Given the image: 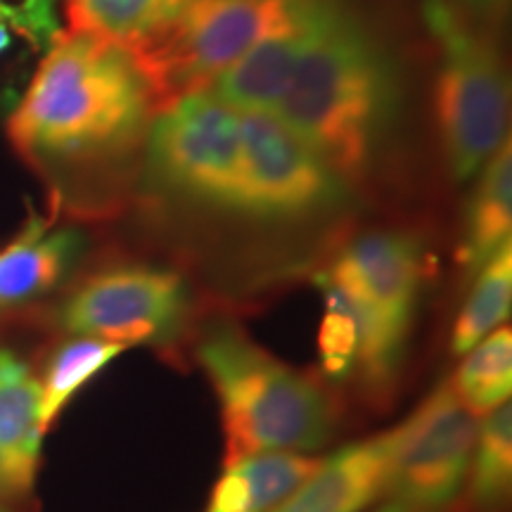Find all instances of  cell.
<instances>
[{"instance_id":"obj_1","label":"cell","mask_w":512,"mask_h":512,"mask_svg":"<svg viewBox=\"0 0 512 512\" xmlns=\"http://www.w3.org/2000/svg\"><path fill=\"white\" fill-rule=\"evenodd\" d=\"M159 110L152 86L124 48L86 34H57L8 119V138L43 169H79L126 157L145 143Z\"/></svg>"},{"instance_id":"obj_2","label":"cell","mask_w":512,"mask_h":512,"mask_svg":"<svg viewBox=\"0 0 512 512\" xmlns=\"http://www.w3.org/2000/svg\"><path fill=\"white\" fill-rule=\"evenodd\" d=\"M401 95L392 53L344 0L271 114L351 185L382 155L399 121Z\"/></svg>"},{"instance_id":"obj_3","label":"cell","mask_w":512,"mask_h":512,"mask_svg":"<svg viewBox=\"0 0 512 512\" xmlns=\"http://www.w3.org/2000/svg\"><path fill=\"white\" fill-rule=\"evenodd\" d=\"M197 361L221 406L223 465L264 453H313L330 441L335 408L328 392L235 323L209 325Z\"/></svg>"},{"instance_id":"obj_4","label":"cell","mask_w":512,"mask_h":512,"mask_svg":"<svg viewBox=\"0 0 512 512\" xmlns=\"http://www.w3.org/2000/svg\"><path fill=\"white\" fill-rule=\"evenodd\" d=\"M422 19L439 50L434 117L441 150L451 176L470 181L508 138L510 86L501 50L460 0H425Z\"/></svg>"},{"instance_id":"obj_5","label":"cell","mask_w":512,"mask_h":512,"mask_svg":"<svg viewBox=\"0 0 512 512\" xmlns=\"http://www.w3.org/2000/svg\"><path fill=\"white\" fill-rule=\"evenodd\" d=\"M358 328L356 370L368 392L396 382L422 287V252L411 235L377 230L344 249L323 278Z\"/></svg>"},{"instance_id":"obj_6","label":"cell","mask_w":512,"mask_h":512,"mask_svg":"<svg viewBox=\"0 0 512 512\" xmlns=\"http://www.w3.org/2000/svg\"><path fill=\"white\" fill-rule=\"evenodd\" d=\"M313 0H200L174 24L126 50L152 86L157 105L204 91L256 43Z\"/></svg>"},{"instance_id":"obj_7","label":"cell","mask_w":512,"mask_h":512,"mask_svg":"<svg viewBox=\"0 0 512 512\" xmlns=\"http://www.w3.org/2000/svg\"><path fill=\"white\" fill-rule=\"evenodd\" d=\"M145 150L159 188L238 214L242 112L226 105L211 88L159 107L145 136Z\"/></svg>"},{"instance_id":"obj_8","label":"cell","mask_w":512,"mask_h":512,"mask_svg":"<svg viewBox=\"0 0 512 512\" xmlns=\"http://www.w3.org/2000/svg\"><path fill=\"white\" fill-rule=\"evenodd\" d=\"M351 185L275 114L242 112L238 214L304 221L347 200Z\"/></svg>"},{"instance_id":"obj_9","label":"cell","mask_w":512,"mask_h":512,"mask_svg":"<svg viewBox=\"0 0 512 512\" xmlns=\"http://www.w3.org/2000/svg\"><path fill=\"white\" fill-rule=\"evenodd\" d=\"M188 285L166 268L128 264L91 275L69 294L57 323L72 337L136 344H166L188 316Z\"/></svg>"},{"instance_id":"obj_10","label":"cell","mask_w":512,"mask_h":512,"mask_svg":"<svg viewBox=\"0 0 512 512\" xmlns=\"http://www.w3.org/2000/svg\"><path fill=\"white\" fill-rule=\"evenodd\" d=\"M406 437L384 498L444 512L463 491L477 420L460 406L451 384H439L406 420Z\"/></svg>"},{"instance_id":"obj_11","label":"cell","mask_w":512,"mask_h":512,"mask_svg":"<svg viewBox=\"0 0 512 512\" xmlns=\"http://www.w3.org/2000/svg\"><path fill=\"white\" fill-rule=\"evenodd\" d=\"M342 5L344 0H313L309 8L230 64L209 88L233 110L271 114L283 100L299 62Z\"/></svg>"},{"instance_id":"obj_12","label":"cell","mask_w":512,"mask_h":512,"mask_svg":"<svg viewBox=\"0 0 512 512\" xmlns=\"http://www.w3.org/2000/svg\"><path fill=\"white\" fill-rule=\"evenodd\" d=\"M406 422L342 446L271 512H366L384 498Z\"/></svg>"},{"instance_id":"obj_13","label":"cell","mask_w":512,"mask_h":512,"mask_svg":"<svg viewBox=\"0 0 512 512\" xmlns=\"http://www.w3.org/2000/svg\"><path fill=\"white\" fill-rule=\"evenodd\" d=\"M83 249L81 233L50 228L31 216L15 240L0 249V306H19L46 297L67 278Z\"/></svg>"},{"instance_id":"obj_14","label":"cell","mask_w":512,"mask_h":512,"mask_svg":"<svg viewBox=\"0 0 512 512\" xmlns=\"http://www.w3.org/2000/svg\"><path fill=\"white\" fill-rule=\"evenodd\" d=\"M479 181L465 211V230L458 247V266L467 278L498 249L510 245L512 235V147L510 138L477 171Z\"/></svg>"},{"instance_id":"obj_15","label":"cell","mask_w":512,"mask_h":512,"mask_svg":"<svg viewBox=\"0 0 512 512\" xmlns=\"http://www.w3.org/2000/svg\"><path fill=\"white\" fill-rule=\"evenodd\" d=\"M320 463L323 458L306 453H264L226 465L204 512H271Z\"/></svg>"},{"instance_id":"obj_16","label":"cell","mask_w":512,"mask_h":512,"mask_svg":"<svg viewBox=\"0 0 512 512\" xmlns=\"http://www.w3.org/2000/svg\"><path fill=\"white\" fill-rule=\"evenodd\" d=\"M43 437L41 382L15 351L0 347V448L29 491L41 463Z\"/></svg>"},{"instance_id":"obj_17","label":"cell","mask_w":512,"mask_h":512,"mask_svg":"<svg viewBox=\"0 0 512 512\" xmlns=\"http://www.w3.org/2000/svg\"><path fill=\"white\" fill-rule=\"evenodd\" d=\"M200 0H67L74 34L133 50L174 24Z\"/></svg>"},{"instance_id":"obj_18","label":"cell","mask_w":512,"mask_h":512,"mask_svg":"<svg viewBox=\"0 0 512 512\" xmlns=\"http://www.w3.org/2000/svg\"><path fill=\"white\" fill-rule=\"evenodd\" d=\"M128 347L93 337H72L50 356L41 382V427L48 434L53 422L76 394L110 368Z\"/></svg>"},{"instance_id":"obj_19","label":"cell","mask_w":512,"mask_h":512,"mask_svg":"<svg viewBox=\"0 0 512 512\" xmlns=\"http://www.w3.org/2000/svg\"><path fill=\"white\" fill-rule=\"evenodd\" d=\"M512 306V242L475 273L463 309L451 330V354L465 356L486 335L501 328Z\"/></svg>"},{"instance_id":"obj_20","label":"cell","mask_w":512,"mask_h":512,"mask_svg":"<svg viewBox=\"0 0 512 512\" xmlns=\"http://www.w3.org/2000/svg\"><path fill=\"white\" fill-rule=\"evenodd\" d=\"M467 496L479 512H498L512 489V403L505 401L477 425L467 470Z\"/></svg>"},{"instance_id":"obj_21","label":"cell","mask_w":512,"mask_h":512,"mask_svg":"<svg viewBox=\"0 0 512 512\" xmlns=\"http://www.w3.org/2000/svg\"><path fill=\"white\" fill-rule=\"evenodd\" d=\"M465 361L453 375L451 389L472 418H484L512 392V332L498 328L486 335L463 356Z\"/></svg>"},{"instance_id":"obj_22","label":"cell","mask_w":512,"mask_h":512,"mask_svg":"<svg viewBox=\"0 0 512 512\" xmlns=\"http://www.w3.org/2000/svg\"><path fill=\"white\" fill-rule=\"evenodd\" d=\"M325 313L318 330L320 368L330 382H344L356 370L358 328L342 297L323 283Z\"/></svg>"},{"instance_id":"obj_23","label":"cell","mask_w":512,"mask_h":512,"mask_svg":"<svg viewBox=\"0 0 512 512\" xmlns=\"http://www.w3.org/2000/svg\"><path fill=\"white\" fill-rule=\"evenodd\" d=\"M48 46L19 5L0 0V102L8 95L10 74H15L31 53H41Z\"/></svg>"},{"instance_id":"obj_24","label":"cell","mask_w":512,"mask_h":512,"mask_svg":"<svg viewBox=\"0 0 512 512\" xmlns=\"http://www.w3.org/2000/svg\"><path fill=\"white\" fill-rule=\"evenodd\" d=\"M29 489L19 482V477L12 470V465L5 458L3 448H0V501H12V498H22L27 496Z\"/></svg>"},{"instance_id":"obj_25","label":"cell","mask_w":512,"mask_h":512,"mask_svg":"<svg viewBox=\"0 0 512 512\" xmlns=\"http://www.w3.org/2000/svg\"><path fill=\"white\" fill-rule=\"evenodd\" d=\"M368 512H427V510L415 508V505H411V503L396 501V498H384L380 505H375V508Z\"/></svg>"},{"instance_id":"obj_26","label":"cell","mask_w":512,"mask_h":512,"mask_svg":"<svg viewBox=\"0 0 512 512\" xmlns=\"http://www.w3.org/2000/svg\"><path fill=\"white\" fill-rule=\"evenodd\" d=\"M460 3H463L465 8H472V10H477V12H486V10L501 8L503 0H460Z\"/></svg>"},{"instance_id":"obj_27","label":"cell","mask_w":512,"mask_h":512,"mask_svg":"<svg viewBox=\"0 0 512 512\" xmlns=\"http://www.w3.org/2000/svg\"><path fill=\"white\" fill-rule=\"evenodd\" d=\"M0 512H10V510H8V505H5L3 501H0Z\"/></svg>"},{"instance_id":"obj_28","label":"cell","mask_w":512,"mask_h":512,"mask_svg":"<svg viewBox=\"0 0 512 512\" xmlns=\"http://www.w3.org/2000/svg\"><path fill=\"white\" fill-rule=\"evenodd\" d=\"M19 3H22V0H19Z\"/></svg>"}]
</instances>
